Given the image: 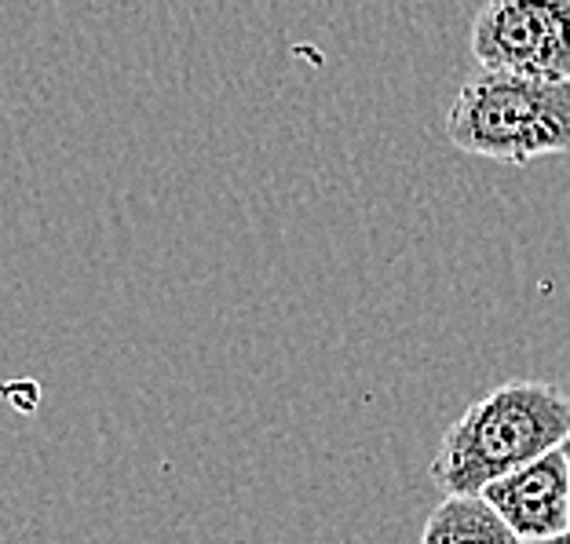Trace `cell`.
Instances as JSON below:
<instances>
[{
	"label": "cell",
	"mask_w": 570,
	"mask_h": 544,
	"mask_svg": "<svg viewBox=\"0 0 570 544\" xmlns=\"http://www.w3.org/2000/svg\"><path fill=\"white\" fill-rule=\"evenodd\" d=\"M570 395L549 380H504L446 427L432 478L446 494H479L487 483L563 446Z\"/></svg>",
	"instance_id": "1"
},
{
	"label": "cell",
	"mask_w": 570,
	"mask_h": 544,
	"mask_svg": "<svg viewBox=\"0 0 570 544\" xmlns=\"http://www.w3.org/2000/svg\"><path fill=\"white\" fill-rule=\"evenodd\" d=\"M560 449H563V457H567V472H570V435L563 438V446H560Z\"/></svg>",
	"instance_id": "7"
},
{
	"label": "cell",
	"mask_w": 570,
	"mask_h": 544,
	"mask_svg": "<svg viewBox=\"0 0 570 544\" xmlns=\"http://www.w3.org/2000/svg\"><path fill=\"white\" fill-rule=\"evenodd\" d=\"M446 139L461 154L515 168L570 154V81L479 70L450 102Z\"/></svg>",
	"instance_id": "2"
},
{
	"label": "cell",
	"mask_w": 570,
	"mask_h": 544,
	"mask_svg": "<svg viewBox=\"0 0 570 544\" xmlns=\"http://www.w3.org/2000/svg\"><path fill=\"white\" fill-rule=\"evenodd\" d=\"M421 544H523L479 494H446L424 520Z\"/></svg>",
	"instance_id": "5"
},
{
	"label": "cell",
	"mask_w": 570,
	"mask_h": 544,
	"mask_svg": "<svg viewBox=\"0 0 570 544\" xmlns=\"http://www.w3.org/2000/svg\"><path fill=\"white\" fill-rule=\"evenodd\" d=\"M530 544H570V530H567V534H556V537H546V541H530Z\"/></svg>",
	"instance_id": "6"
},
{
	"label": "cell",
	"mask_w": 570,
	"mask_h": 544,
	"mask_svg": "<svg viewBox=\"0 0 570 544\" xmlns=\"http://www.w3.org/2000/svg\"><path fill=\"white\" fill-rule=\"evenodd\" d=\"M490 508H494L512 534L523 544L546 541L570 530V472L563 449L556 446L541 457L527 461L523 468L494 478L479 489Z\"/></svg>",
	"instance_id": "4"
},
{
	"label": "cell",
	"mask_w": 570,
	"mask_h": 544,
	"mask_svg": "<svg viewBox=\"0 0 570 544\" xmlns=\"http://www.w3.org/2000/svg\"><path fill=\"white\" fill-rule=\"evenodd\" d=\"M469 48L479 70L570 81V0H487Z\"/></svg>",
	"instance_id": "3"
}]
</instances>
